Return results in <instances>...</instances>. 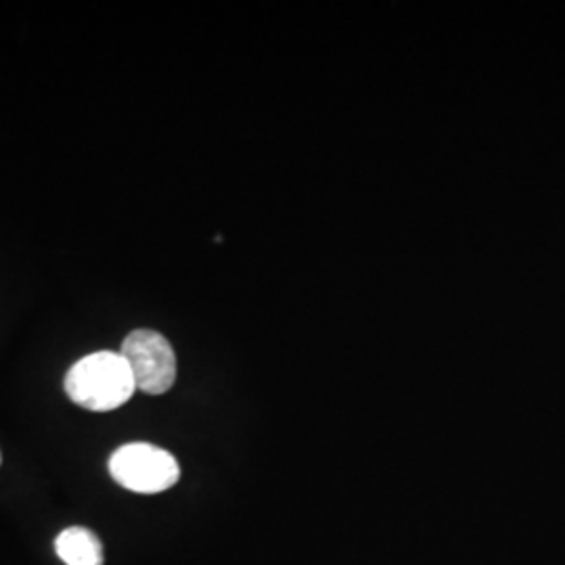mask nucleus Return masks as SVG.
<instances>
[{
    "instance_id": "1",
    "label": "nucleus",
    "mask_w": 565,
    "mask_h": 565,
    "mask_svg": "<svg viewBox=\"0 0 565 565\" xmlns=\"http://www.w3.org/2000/svg\"><path fill=\"white\" fill-rule=\"evenodd\" d=\"M65 392L82 408L107 413L128 403L137 384L120 352H95L67 371Z\"/></svg>"
},
{
    "instance_id": "2",
    "label": "nucleus",
    "mask_w": 565,
    "mask_h": 565,
    "mask_svg": "<svg viewBox=\"0 0 565 565\" xmlns=\"http://www.w3.org/2000/svg\"><path fill=\"white\" fill-rule=\"evenodd\" d=\"M109 473L130 492L158 494L179 482L181 467L168 450L147 443H132L111 455Z\"/></svg>"
},
{
    "instance_id": "3",
    "label": "nucleus",
    "mask_w": 565,
    "mask_h": 565,
    "mask_svg": "<svg viewBox=\"0 0 565 565\" xmlns=\"http://www.w3.org/2000/svg\"><path fill=\"white\" fill-rule=\"evenodd\" d=\"M120 354L130 366L137 390L145 394L160 396L177 382V354L158 331H132L121 343Z\"/></svg>"
},
{
    "instance_id": "4",
    "label": "nucleus",
    "mask_w": 565,
    "mask_h": 565,
    "mask_svg": "<svg viewBox=\"0 0 565 565\" xmlns=\"http://www.w3.org/2000/svg\"><path fill=\"white\" fill-rule=\"evenodd\" d=\"M55 553L65 565H103L99 536L88 527H65L55 541Z\"/></svg>"
}]
</instances>
